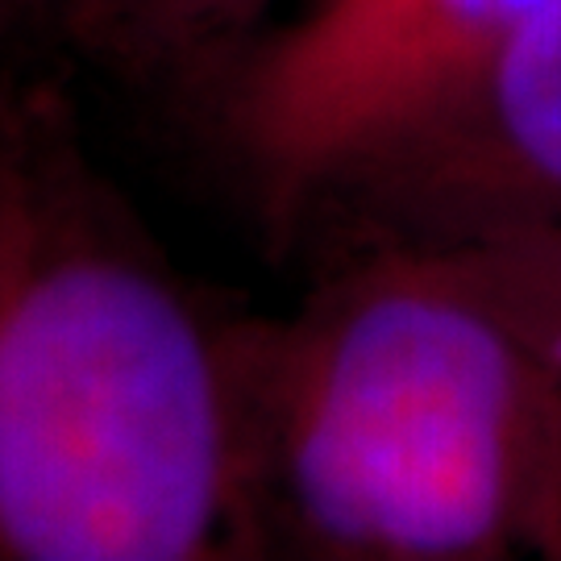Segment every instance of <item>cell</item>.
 <instances>
[{"label": "cell", "instance_id": "obj_1", "mask_svg": "<svg viewBox=\"0 0 561 561\" xmlns=\"http://www.w3.org/2000/svg\"><path fill=\"white\" fill-rule=\"evenodd\" d=\"M233 329L50 88L0 83V561L250 549Z\"/></svg>", "mask_w": 561, "mask_h": 561}, {"label": "cell", "instance_id": "obj_2", "mask_svg": "<svg viewBox=\"0 0 561 561\" xmlns=\"http://www.w3.org/2000/svg\"><path fill=\"white\" fill-rule=\"evenodd\" d=\"M250 545L345 561L528 553L558 375L408 241H370L291 321L238 324Z\"/></svg>", "mask_w": 561, "mask_h": 561}, {"label": "cell", "instance_id": "obj_3", "mask_svg": "<svg viewBox=\"0 0 561 561\" xmlns=\"http://www.w3.org/2000/svg\"><path fill=\"white\" fill-rule=\"evenodd\" d=\"M549 0H296L225 55L217 121L259 217L296 233Z\"/></svg>", "mask_w": 561, "mask_h": 561}, {"label": "cell", "instance_id": "obj_4", "mask_svg": "<svg viewBox=\"0 0 561 561\" xmlns=\"http://www.w3.org/2000/svg\"><path fill=\"white\" fill-rule=\"evenodd\" d=\"M333 204H358L379 238L412 245L561 225V0L403 125Z\"/></svg>", "mask_w": 561, "mask_h": 561}, {"label": "cell", "instance_id": "obj_5", "mask_svg": "<svg viewBox=\"0 0 561 561\" xmlns=\"http://www.w3.org/2000/svg\"><path fill=\"white\" fill-rule=\"evenodd\" d=\"M421 250L486 308H495L561 379V225Z\"/></svg>", "mask_w": 561, "mask_h": 561}, {"label": "cell", "instance_id": "obj_6", "mask_svg": "<svg viewBox=\"0 0 561 561\" xmlns=\"http://www.w3.org/2000/svg\"><path fill=\"white\" fill-rule=\"evenodd\" d=\"M0 34H42L117 59L171 55L167 0H0Z\"/></svg>", "mask_w": 561, "mask_h": 561}, {"label": "cell", "instance_id": "obj_7", "mask_svg": "<svg viewBox=\"0 0 561 561\" xmlns=\"http://www.w3.org/2000/svg\"><path fill=\"white\" fill-rule=\"evenodd\" d=\"M275 0H167V46L171 55L225 59L271 18Z\"/></svg>", "mask_w": 561, "mask_h": 561}, {"label": "cell", "instance_id": "obj_8", "mask_svg": "<svg viewBox=\"0 0 561 561\" xmlns=\"http://www.w3.org/2000/svg\"><path fill=\"white\" fill-rule=\"evenodd\" d=\"M528 553L561 561V379L553 387V424H549V458H545V482L533 520V545Z\"/></svg>", "mask_w": 561, "mask_h": 561}]
</instances>
